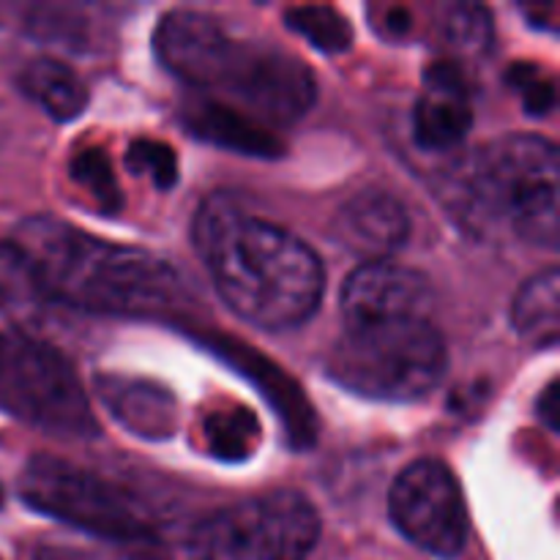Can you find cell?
<instances>
[{"instance_id": "obj_1", "label": "cell", "mask_w": 560, "mask_h": 560, "mask_svg": "<svg viewBox=\"0 0 560 560\" xmlns=\"http://www.w3.org/2000/svg\"><path fill=\"white\" fill-rule=\"evenodd\" d=\"M191 235L219 299L241 320L284 331L315 315L326 273L293 233L213 195L197 211Z\"/></svg>"}, {"instance_id": "obj_2", "label": "cell", "mask_w": 560, "mask_h": 560, "mask_svg": "<svg viewBox=\"0 0 560 560\" xmlns=\"http://www.w3.org/2000/svg\"><path fill=\"white\" fill-rule=\"evenodd\" d=\"M153 49L164 69L257 124L288 126L317 98L310 66L271 42L230 33L213 16L178 9L159 20Z\"/></svg>"}, {"instance_id": "obj_3", "label": "cell", "mask_w": 560, "mask_h": 560, "mask_svg": "<svg viewBox=\"0 0 560 560\" xmlns=\"http://www.w3.org/2000/svg\"><path fill=\"white\" fill-rule=\"evenodd\" d=\"M14 244L36 271L49 301L115 317H175L189 293L164 257L113 244L55 217H31Z\"/></svg>"}, {"instance_id": "obj_4", "label": "cell", "mask_w": 560, "mask_h": 560, "mask_svg": "<svg viewBox=\"0 0 560 560\" xmlns=\"http://www.w3.org/2000/svg\"><path fill=\"white\" fill-rule=\"evenodd\" d=\"M446 197L476 230L503 228L525 244L558 249L560 164L545 137L509 135L476 148L448 173Z\"/></svg>"}, {"instance_id": "obj_5", "label": "cell", "mask_w": 560, "mask_h": 560, "mask_svg": "<svg viewBox=\"0 0 560 560\" xmlns=\"http://www.w3.org/2000/svg\"><path fill=\"white\" fill-rule=\"evenodd\" d=\"M446 342L430 317L348 326L326 355V375L359 397L416 402L443 381Z\"/></svg>"}, {"instance_id": "obj_6", "label": "cell", "mask_w": 560, "mask_h": 560, "mask_svg": "<svg viewBox=\"0 0 560 560\" xmlns=\"http://www.w3.org/2000/svg\"><path fill=\"white\" fill-rule=\"evenodd\" d=\"M0 410L60 438L98 435L91 399L74 364L27 331H0Z\"/></svg>"}, {"instance_id": "obj_7", "label": "cell", "mask_w": 560, "mask_h": 560, "mask_svg": "<svg viewBox=\"0 0 560 560\" xmlns=\"http://www.w3.org/2000/svg\"><path fill=\"white\" fill-rule=\"evenodd\" d=\"M20 498L36 512L131 550H159L153 525L140 503L113 481L66 459L38 454L20 476Z\"/></svg>"}, {"instance_id": "obj_8", "label": "cell", "mask_w": 560, "mask_h": 560, "mask_svg": "<svg viewBox=\"0 0 560 560\" xmlns=\"http://www.w3.org/2000/svg\"><path fill=\"white\" fill-rule=\"evenodd\" d=\"M320 517L301 492L277 490L222 509L195 528L191 560H304Z\"/></svg>"}, {"instance_id": "obj_9", "label": "cell", "mask_w": 560, "mask_h": 560, "mask_svg": "<svg viewBox=\"0 0 560 560\" xmlns=\"http://www.w3.org/2000/svg\"><path fill=\"white\" fill-rule=\"evenodd\" d=\"M394 525L419 550L457 558L468 545V506L441 459H419L397 476L388 495Z\"/></svg>"}, {"instance_id": "obj_10", "label": "cell", "mask_w": 560, "mask_h": 560, "mask_svg": "<svg viewBox=\"0 0 560 560\" xmlns=\"http://www.w3.org/2000/svg\"><path fill=\"white\" fill-rule=\"evenodd\" d=\"M339 304L345 328L402 317H430V279L416 268L392 260L361 262L345 282Z\"/></svg>"}, {"instance_id": "obj_11", "label": "cell", "mask_w": 560, "mask_h": 560, "mask_svg": "<svg viewBox=\"0 0 560 560\" xmlns=\"http://www.w3.org/2000/svg\"><path fill=\"white\" fill-rule=\"evenodd\" d=\"M474 126L470 82L454 60H435L424 74V96L413 109V137L424 151H454Z\"/></svg>"}, {"instance_id": "obj_12", "label": "cell", "mask_w": 560, "mask_h": 560, "mask_svg": "<svg viewBox=\"0 0 560 560\" xmlns=\"http://www.w3.org/2000/svg\"><path fill=\"white\" fill-rule=\"evenodd\" d=\"M202 342H206L219 359H224L228 364H233L235 370L244 372V375L260 388L262 397H266L268 402H271V408L279 410V416H282L284 432L290 435L293 446H312V441H315L317 435V419L315 413H312V405L306 402L301 388L295 386L273 361H268L266 355L252 350L249 345L238 342V339L219 337V334H208V337H202Z\"/></svg>"}, {"instance_id": "obj_13", "label": "cell", "mask_w": 560, "mask_h": 560, "mask_svg": "<svg viewBox=\"0 0 560 560\" xmlns=\"http://www.w3.org/2000/svg\"><path fill=\"white\" fill-rule=\"evenodd\" d=\"M339 244L348 246L364 262L388 260L402 249L410 235V217L402 202L381 189H366L350 197L334 219Z\"/></svg>"}, {"instance_id": "obj_14", "label": "cell", "mask_w": 560, "mask_h": 560, "mask_svg": "<svg viewBox=\"0 0 560 560\" xmlns=\"http://www.w3.org/2000/svg\"><path fill=\"white\" fill-rule=\"evenodd\" d=\"M98 397L115 421L145 441H164L178 427V405L167 388L140 377L104 375L96 381Z\"/></svg>"}, {"instance_id": "obj_15", "label": "cell", "mask_w": 560, "mask_h": 560, "mask_svg": "<svg viewBox=\"0 0 560 560\" xmlns=\"http://www.w3.org/2000/svg\"><path fill=\"white\" fill-rule=\"evenodd\" d=\"M180 118H184L186 129L191 135L211 142V145L246 153V156H282V142H279L277 135H271L266 126L252 120L249 115L238 113V109L228 107V104L217 102V98H189L184 109H180Z\"/></svg>"}, {"instance_id": "obj_16", "label": "cell", "mask_w": 560, "mask_h": 560, "mask_svg": "<svg viewBox=\"0 0 560 560\" xmlns=\"http://www.w3.org/2000/svg\"><path fill=\"white\" fill-rule=\"evenodd\" d=\"M52 304L44 293L36 271L14 241H0V312L14 323L16 331L33 334Z\"/></svg>"}, {"instance_id": "obj_17", "label": "cell", "mask_w": 560, "mask_h": 560, "mask_svg": "<svg viewBox=\"0 0 560 560\" xmlns=\"http://www.w3.org/2000/svg\"><path fill=\"white\" fill-rule=\"evenodd\" d=\"M0 14L9 16L11 25L25 36L74 52L85 49L91 42V20L88 11L77 3H9L0 5Z\"/></svg>"}, {"instance_id": "obj_18", "label": "cell", "mask_w": 560, "mask_h": 560, "mask_svg": "<svg viewBox=\"0 0 560 560\" xmlns=\"http://www.w3.org/2000/svg\"><path fill=\"white\" fill-rule=\"evenodd\" d=\"M20 88L49 118L74 120L88 107V88L74 71L55 58H36L22 69Z\"/></svg>"}, {"instance_id": "obj_19", "label": "cell", "mask_w": 560, "mask_h": 560, "mask_svg": "<svg viewBox=\"0 0 560 560\" xmlns=\"http://www.w3.org/2000/svg\"><path fill=\"white\" fill-rule=\"evenodd\" d=\"M514 331L536 348H552L560 337V273L545 268L520 288L512 304Z\"/></svg>"}, {"instance_id": "obj_20", "label": "cell", "mask_w": 560, "mask_h": 560, "mask_svg": "<svg viewBox=\"0 0 560 560\" xmlns=\"http://www.w3.org/2000/svg\"><path fill=\"white\" fill-rule=\"evenodd\" d=\"M202 435L213 457L224 463H241L249 459L260 443V421L244 405H224L213 408L202 419Z\"/></svg>"}, {"instance_id": "obj_21", "label": "cell", "mask_w": 560, "mask_h": 560, "mask_svg": "<svg viewBox=\"0 0 560 560\" xmlns=\"http://www.w3.org/2000/svg\"><path fill=\"white\" fill-rule=\"evenodd\" d=\"M438 27L446 47L457 55L487 52L492 44V16L479 3L438 5Z\"/></svg>"}, {"instance_id": "obj_22", "label": "cell", "mask_w": 560, "mask_h": 560, "mask_svg": "<svg viewBox=\"0 0 560 560\" xmlns=\"http://www.w3.org/2000/svg\"><path fill=\"white\" fill-rule=\"evenodd\" d=\"M284 25L328 55L345 52L353 44V27L331 5H295L284 11Z\"/></svg>"}, {"instance_id": "obj_23", "label": "cell", "mask_w": 560, "mask_h": 560, "mask_svg": "<svg viewBox=\"0 0 560 560\" xmlns=\"http://www.w3.org/2000/svg\"><path fill=\"white\" fill-rule=\"evenodd\" d=\"M71 180L91 195L98 211L118 213L120 206H124L113 164H109L107 153L98 151V148H85V151L74 153V159H71Z\"/></svg>"}, {"instance_id": "obj_24", "label": "cell", "mask_w": 560, "mask_h": 560, "mask_svg": "<svg viewBox=\"0 0 560 560\" xmlns=\"http://www.w3.org/2000/svg\"><path fill=\"white\" fill-rule=\"evenodd\" d=\"M126 164L135 175H148L156 189H173L178 180V159L173 148L156 140H135L126 151Z\"/></svg>"}, {"instance_id": "obj_25", "label": "cell", "mask_w": 560, "mask_h": 560, "mask_svg": "<svg viewBox=\"0 0 560 560\" xmlns=\"http://www.w3.org/2000/svg\"><path fill=\"white\" fill-rule=\"evenodd\" d=\"M509 82H512L514 91L523 96L525 109H528L530 115H547L552 109V104H556V85H552L550 77H545V71L536 69L534 63L512 66Z\"/></svg>"}, {"instance_id": "obj_26", "label": "cell", "mask_w": 560, "mask_h": 560, "mask_svg": "<svg viewBox=\"0 0 560 560\" xmlns=\"http://www.w3.org/2000/svg\"><path fill=\"white\" fill-rule=\"evenodd\" d=\"M370 16H372V27H375L383 38L405 42V38L413 36L416 20H413V11H410L408 5H397V3L372 5Z\"/></svg>"}, {"instance_id": "obj_27", "label": "cell", "mask_w": 560, "mask_h": 560, "mask_svg": "<svg viewBox=\"0 0 560 560\" xmlns=\"http://www.w3.org/2000/svg\"><path fill=\"white\" fill-rule=\"evenodd\" d=\"M539 416H541V421H545V424L550 427L552 432H558V427H560V392H558V381H552L550 386H547V392L541 394Z\"/></svg>"}, {"instance_id": "obj_28", "label": "cell", "mask_w": 560, "mask_h": 560, "mask_svg": "<svg viewBox=\"0 0 560 560\" xmlns=\"http://www.w3.org/2000/svg\"><path fill=\"white\" fill-rule=\"evenodd\" d=\"M33 560H102L96 552L88 550H77V547L69 545H44L38 547Z\"/></svg>"}, {"instance_id": "obj_29", "label": "cell", "mask_w": 560, "mask_h": 560, "mask_svg": "<svg viewBox=\"0 0 560 560\" xmlns=\"http://www.w3.org/2000/svg\"><path fill=\"white\" fill-rule=\"evenodd\" d=\"M525 14H528V20L534 22V25H541L547 27V31H558V16H560V9L556 3H547V5H536V9H528L525 5Z\"/></svg>"}, {"instance_id": "obj_30", "label": "cell", "mask_w": 560, "mask_h": 560, "mask_svg": "<svg viewBox=\"0 0 560 560\" xmlns=\"http://www.w3.org/2000/svg\"><path fill=\"white\" fill-rule=\"evenodd\" d=\"M0 506H3V487H0Z\"/></svg>"}]
</instances>
